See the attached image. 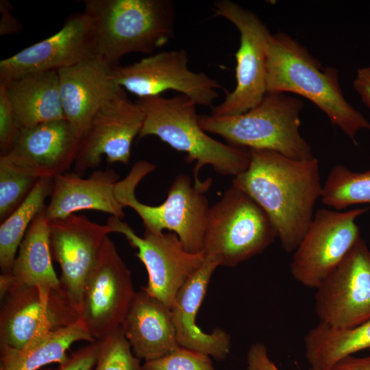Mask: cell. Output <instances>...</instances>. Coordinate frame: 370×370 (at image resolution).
I'll use <instances>...</instances> for the list:
<instances>
[{"label": "cell", "instance_id": "7402d4cb", "mask_svg": "<svg viewBox=\"0 0 370 370\" xmlns=\"http://www.w3.org/2000/svg\"><path fill=\"white\" fill-rule=\"evenodd\" d=\"M134 354L149 361L180 347L171 308L142 287L136 291L121 323Z\"/></svg>", "mask_w": 370, "mask_h": 370}, {"label": "cell", "instance_id": "ac0fdd59", "mask_svg": "<svg viewBox=\"0 0 370 370\" xmlns=\"http://www.w3.org/2000/svg\"><path fill=\"white\" fill-rule=\"evenodd\" d=\"M82 134L66 119L21 128L5 155L14 165L41 178L66 173L76 159Z\"/></svg>", "mask_w": 370, "mask_h": 370}, {"label": "cell", "instance_id": "e0dca14e", "mask_svg": "<svg viewBox=\"0 0 370 370\" xmlns=\"http://www.w3.org/2000/svg\"><path fill=\"white\" fill-rule=\"evenodd\" d=\"M95 56V29L84 12L69 16L50 37L0 61V83L38 72L58 71Z\"/></svg>", "mask_w": 370, "mask_h": 370}, {"label": "cell", "instance_id": "836d02e7", "mask_svg": "<svg viewBox=\"0 0 370 370\" xmlns=\"http://www.w3.org/2000/svg\"><path fill=\"white\" fill-rule=\"evenodd\" d=\"M246 370H280L270 358L267 347L262 343L251 345L247 354Z\"/></svg>", "mask_w": 370, "mask_h": 370}, {"label": "cell", "instance_id": "e575fe53", "mask_svg": "<svg viewBox=\"0 0 370 370\" xmlns=\"http://www.w3.org/2000/svg\"><path fill=\"white\" fill-rule=\"evenodd\" d=\"M13 7L8 0L0 1V36L15 34L21 31V23L12 14Z\"/></svg>", "mask_w": 370, "mask_h": 370}, {"label": "cell", "instance_id": "74e56055", "mask_svg": "<svg viewBox=\"0 0 370 370\" xmlns=\"http://www.w3.org/2000/svg\"><path fill=\"white\" fill-rule=\"evenodd\" d=\"M369 352H370V349H369Z\"/></svg>", "mask_w": 370, "mask_h": 370}, {"label": "cell", "instance_id": "d4e9b609", "mask_svg": "<svg viewBox=\"0 0 370 370\" xmlns=\"http://www.w3.org/2000/svg\"><path fill=\"white\" fill-rule=\"evenodd\" d=\"M95 340L79 319L64 328L35 338L21 349L0 344V370H39L49 364H60L66 351L77 341Z\"/></svg>", "mask_w": 370, "mask_h": 370}, {"label": "cell", "instance_id": "52a82bcc", "mask_svg": "<svg viewBox=\"0 0 370 370\" xmlns=\"http://www.w3.org/2000/svg\"><path fill=\"white\" fill-rule=\"evenodd\" d=\"M276 237L263 209L232 186L210 208L202 251L218 266L233 267L262 253Z\"/></svg>", "mask_w": 370, "mask_h": 370}, {"label": "cell", "instance_id": "4dcf8cb0", "mask_svg": "<svg viewBox=\"0 0 370 370\" xmlns=\"http://www.w3.org/2000/svg\"><path fill=\"white\" fill-rule=\"evenodd\" d=\"M143 370H215L209 356L178 347L162 358L145 361Z\"/></svg>", "mask_w": 370, "mask_h": 370}, {"label": "cell", "instance_id": "8fae6325", "mask_svg": "<svg viewBox=\"0 0 370 370\" xmlns=\"http://www.w3.org/2000/svg\"><path fill=\"white\" fill-rule=\"evenodd\" d=\"M186 50L163 51L132 64L112 67L116 85L139 98L160 95L171 90L186 95L197 105L212 108L223 88L217 80L188 68Z\"/></svg>", "mask_w": 370, "mask_h": 370}, {"label": "cell", "instance_id": "5bb4252c", "mask_svg": "<svg viewBox=\"0 0 370 370\" xmlns=\"http://www.w3.org/2000/svg\"><path fill=\"white\" fill-rule=\"evenodd\" d=\"M106 225L112 232L124 235L130 245L138 249L136 256L148 273L145 291L171 308L180 288L204 262V252L188 251L173 232L145 231L140 237L128 224L113 216L108 219Z\"/></svg>", "mask_w": 370, "mask_h": 370}, {"label": "cell", "instance_id": "30bf717a", "mask_svg": "<svg viewBox=\"0 0 370 370\" xmlns=\"http://www.w3.org/2000/svg\"><path fill=\"white\" fill-rule=\"evenodd\" d=\"M368 210H318L293 252L290 269L294 279L316 288L361 238L356 219Z\"/></svg>", "mask_w": 370, "mask_h": 370}, {"label": "cell", "instance_id": "7a4b0ae2", "mask_svg": "<svg viewBox=\"0 0 370 370\" xmlns=\"http://www.w3.org/2000/svg\"><path fill=\"white\" fill-rule=\"evenodd\" d=\"M266 52L267 92H291L309 99L355 145L358 132L370 130L365 116L345 99L337 69L322 67L306 47L284 32L270 35Z\"/></svg>", "mask_w": 370, "mask_h": 370}, {"label": "cell", "instance_id": "1f68e13d", "mask_svg": "<svg viewBox=\"0 0 370 370\" xmlns=\"http://www.w3.org/2000/svg\"><path fill=\"white\" fill-rule=\"evenodd\" d=\"M21 130L4 84L0 83V151L7 155Z\"/></svg>", "mask_w": 370, "mask_h": 370}, {"label": "cell", "instance_id": "44dd1931", "mask_svg": "<svg viewBox=\"0 0 370 370\" xmlns=\"http://www.w3.org/2000/svg\"><path fill=\"white\" fill-rule=\"evenodd\" d=\"M119 180L112 169L95 171L87 178L67 172L56 177L45 208L47 221L64 218L82 210H95L123 219L124 208L115 193Z\"/></svg>", "mask_w": 370, "mask_h": 370}, {"label": "cell", "instance_id": "9a60e30c", "mask_svg": "<svg viewBox=\"0 0 370 370\" xmlns=\"http://www.w3.org/2000/svg\"><path fill=\"white\" fill-rule=\"evenodd\" d=\"M144 113L118 86L99 106L83 133L74 162L75 173L82 175L97 166L103 156L108 163L127 164L131 146L143 125Z\"/></svg>", "mask_w": 370, "mask_h": 370}, {"label": "cell", "instance_id": "5b68a950", "mask_svg": "<svg viewBox=\"0 0 370 370\" xmlns=\"http://www.w3.org/2000/svg\"><path fill=\"white\" fill-rule=\"evenodd\" d=\"M302 101L282 92H267L262 101L236 115H199L206 132L223 138L227 144L266 149L295 160L314 158L312 148L299 132Z\"/></svg>", "mask_w": 370, "mask_h": 370}, {"label": "cell", "instance_id": "83f0119b", "mask_svg": "<svg viewBox=\"0 0 370 370\" xmlns=\"http://www.w3.org/2000/svg\"><path fill=\"white\" fill-rule=\"evenodd\" d=\"M321 200L337 210L370 204V170L355 172L341 164L334 166L323 185Z\"/></svg>", "mask_w": 370, "mask_h": 370}, {"label": "cell", "instance_id": "d6a6232c", "mask_svg": "<svg viewBox=\"0 0 370 370\" xmlns=\"http://www.w3.org/2000/svg\"><path fill=\"white\" fill-rule=\"evenodd\" d=\"M100 347V340L88 343L69 355L67 359L56 368L43 367L39 370H92L95 366Z\"/></svg>", "mask_w": 370, "mask_h": 370}, {"label": "cell", "instance_id": "9c48e42d", "mask_svg": "<svg viewBox=\"0 0 370 370\" xmlns=\"http://www.w3.org/2000/svg\"><path fill=\"white\" fill-rule=\"evenodd\" d=\"M1 301L0 344L14 349L79 320L64 290L21 285L12 288Z\"/></svg>", "mask_w": 370, "mask_h": 370}, {"label": "cell", "instance_id": "ffe728a7", "mask_svg": "<svg viewBox=\"0 0 370 370\" xmlns=\"http://www.w3.org/2000/svg\"><path fill=\"white\" fill-rule=\"evenodd\" d=\"M112 67L94 56L58 71L66 119L82 135L101 103L119 86Z\"/></svg>", "mask_w": 370, "mask_h": 370}, {"label": "cell", "instance_id": "ba28073f", "mask_svg": "<svg viewBox=\"0 0 370 370\" xmlns=\"http://www.w3.org/2000/svg\"><path fill=\"white\" fill-rule=\"evenodd\" d=\"M216 16L232 23L240 34L236 60V85L223 101L213 106L210 114L227 116L244 113L258 106L267 94V44L271 34L251 11L230 0L213 4Z\"/></svg>", "mask_w": 370, "mask_h": 370}, {"label": "cell", "instance_id": "7c38bea8", "mask_svg": "<svg viewBox=\"0 0 370 370\" xmlns=\"http://www.w3.org/2000/svg\"><path fill=\"white\" fill-rule=\"evenodd\" d=\"M135 293L131 272L107 236L86 279L79 312L95 340L121 325Z\"/></svg>", "mask_w": 370, "mask_h": 370}, {"label": "cell", "instance_id": "484cf974", "mask_svg": "<svg viewBox=\"0 0 370 370\" xmlns=\"http://www.w3.org/2000/svg\"><path fill=\"white\" fill-rule=\"evenodd\" d=\"M310 370H330L343 359L370 349V320L351 328H334L319 322L304 338Z\"/></svg>", "mask_w": 370, "mask_h": 370}, {"label": "cell", "instance_id": "f546056e", "mask_svg": "<svg viewBox=\"0 0 370 370\" xmlns=\"http://www.w3.org/2000/svg\"><path fill=\"white\" fill-rule=\"evenodd\" d=\"M92 370H143L140 359L134 354L121 325L100 340L99 354Z\"/></svg>", "mask_w": 370, "mask_h": 370}, {"label": "cell", "instance_id": "d6986e66", "mask_svg": "<svg viewBox=\"0 0 370 370\" xmlns=\"http://www.w3.org/2000/svg\"><path fill=\"white\" fill-rule=\"evenodd\" d=\"M219 266L205 258L197 272L180 288L175 295L171 311L180 347L195 350L224 360L230 352V334L221 328L211 333L204 332L196 323L197 313L206 295L214 270Z\"/></svg>", "mask_w": 370, "mask_h": 370}, {"label": "cell", "instance_id": "277c9868", "mask_svg": "<svg viewBox=\"0 0 370 370\" xmlns=\"http://www.w3.org/2000/svg\"><path fill=\"white\" fill-rule=\"evenodd\" d=\"M93 22L95 56L112 66L128 53L152 55L174 36L170 0H85Z\"/></svg>", "mask_w": 370, "mask_h": 370}, {"label": "cell", "instance_id": "603a6c76", "mask_svg": "<svg viewBox=\"0 0 370 370\" xmlns=\"http://www.w3.org/2000/svg\"><path fill=\"white\" fill-rule=\"evenodd\" d=\"M49 221L45 210L33 220L21 241L11 272L0 275V298L21 285L62 288L52 265Z\"/></svg>", "mask_w": 370, "mask_h": 370}, {"label": "cell", "instance_id": "8992f818", "mask_svg": "<svg viewBox=\"0 0 370 370\" xmlns=\"http://www.w3.org/2000/svg\"><path fill=\"white\" fill-rule=\"evenodd\" d=\"M155 169L156 166L147 161L136 162L127 175L116 184L119 201L123 208L130 207L139 215L145 232L160 234L164 230L172 231L188 251L201 252L210 208L204 194L208 189L193 184L188 175L180 174L173 181L162 204H144L136 199L135 189Z\"/></svg>", "mask_w": 370, "mask_h": 370}, {"label": "cell", "instance_id": "cb8c5ba5", "mask_svg": "<svg viewBox=\"0 0 370 370\" xmlns=\"http://www.w3.org/2000/svg\"><path fill=\"white\" fill-rule=\"evenodd\" d=\"M1 84L5 86L21 128L66 119L58 71L29 73Z\"/></svg>", "mask_w": 370, "mask_h": 370}, {"label": "cell", "instance_id": "d590c367", "mask_svg": "<svg viewBox=\"0 0 370 370\" xmlns=\"http://www.w3.org/2000/svg\"><path fill=\"white\" fill-rule=\"evenodd\" d=\"M353 86L363 103L370 108V66L357 70Z\"/></svg>", "mask_w": 370, "mask_h": 370}, {"label": "cell", "instance_id": "2e32d148", "mask_svg": "<svg viewBox=\"0 0 370 370\" xmlns=\"http://www.w3.org/2000/svg\"><path fill=\"white\" fill-rule=\"evenodd\" d=\"M112 232L106 224L75 214L49 221L51 258L60 264L62 288L79 314L88 275L104 238Z\"/></svg>", "mask_w": 370, "mask_h": 370}, {"label": "cell", "instance_id": "f1b7e54d", "mask_svg": "<svg viewBox=\"0 0 370 370\" xmlns=\"http://www.w3.org/2000/svg\"><path fill=\"white\" fill-rule=\"evenodd\" d=\"M5 156H0V219L4 221L26 199L38 181Z\"/></svg>", "mask_w": 370, "mask_h": 370}, {"label": "cell", "instance_id": "6da1fadb", "mask_svg": "<svg viewBox=\"0 0 370 370\" xmlns=\"http://www.w3.org/2000/svg\"><path fill=\"white\" fill-rule=\"evenodd\" d=\"M248 167L234 177L232 186L253 199L273 224L283 249L294 252L321 199L319 164L314 157L295 160L279 153L249 149Z\"/></svg>", "mask_w": 370, "mask_h": 370}, {"label": "cell", "instance_id": "3957f363", "mask_svg": "<svg viewBox=\"0 0 370 370\" xmlns=\"http://www.w3.org/2000/svg\"><path fill=\"white\" fill-rule=\"evenodd\" d=\"M136 103L145 116L138 138L156 136L173 149L185 152L188 162L195 161L193 175L197 186L208 189L210 186V182L198 177L204 166L234 177L248 167L249 149L224 144L208 136L199 125L197 103L187 96L156 95L138 98Z\"/></svg>", "mask_w": 370, "mask_h": 370}, {"label": "cell", "instance_id": "4316f807", "mask_svg": "<svg viewBox=\"0 0 370 370\" xmlns=\"http://www.w3.org/2000/svg\"><path fill=\"white\" fill-rule=\"evenodd\" d=\"M53 179H39L22 204L0 226V267L1 274L11 272L19 245L34 218L45 210L50 196Z\"/></svg>", "mask_w": 370, "mask_h": 370}, {"label": "cell", "instance_id": "8d00e7d4", "mask_svg": "<svg viewBox=\"0 0 370 370\" xmlns=\"http://www.w3.org/2000/svg\"><path fill=\"white\" fill-rule=\"evenodd\" d=\"M330 370H370V355L365 357L348 356Z\"/></svg>", "mask_w": 370, "mask_h": 370}, {"label": "cell", "instance_id": "4fadbf2b", "mask_svg": "<svg viewBox=\"0 0 370 370\" xmlns=\"http://www.w3.org/2000/svg\"><path fill=\"white\" fill-rule=\"evenodd\" d=\"M319 322L351 328L370 320V249L360 238L316 288Z\"/></svg>", "mask_w": 370, "mask_h": 370}]
</instances>
